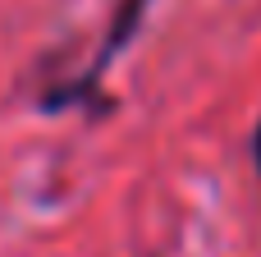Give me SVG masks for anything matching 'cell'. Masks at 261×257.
Instances as JSON below:
<instances>
[{"label":"cell","instance_id":"6da1fadb","mask_svg":"<svg viewBox=\"0 0 261 257\" xmlns=\"http://www.w3.org/2000/svg\"><path fill=\"white\" fill-rule=\"evenodd\" d=\"M252 156H257V170H261V124H257V138H252Z\"/></svg>","mask_w":261,"mask_h":257}]
</instances>
